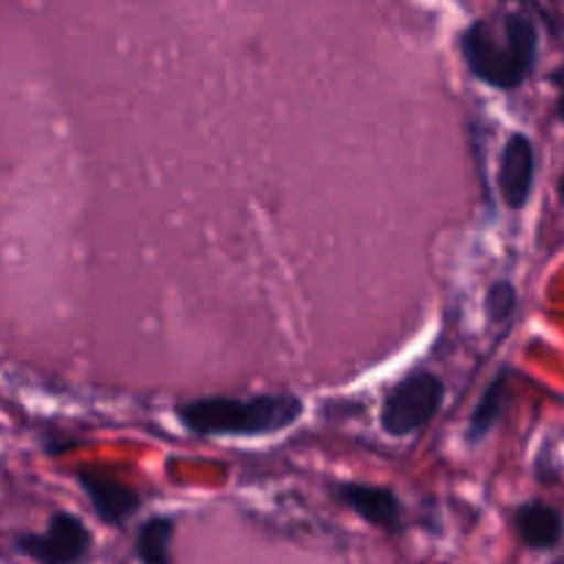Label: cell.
<instances>
[{
	"mask_svg": "<svg viewBox=\"0 0 564 564\" xmlns=\"http://www.w3.org/2000/svg\"><path fill=\"white\" fill-rule=\"evenodd\" d=\"M171 540H174V518H149V521L138 529V560H141V564H174V560H171Z\"/></svg>",
	"mask_w": 564,
	"mask_h": 564,
	"instance_id": "obj_9",
	"label": "cell"
},
{
	"mask_svg": "<svg viewBox=\"0 0 564 564\" xmlns=\"http://www.w3.org/2000/svg\"><path fill=\"white\" fill-rule=\"evenodd\" d=\"M534 185V147L527 135H512L501 152L499 191L507 207L521 209L532 196Z\"/></svg>",
	"mask_w": 564,
	"mask_h": 564,
	"instance_id": "obj_7",
	"label": "cell"
},
{
	"mask_svg": "<svg viewBox=\"0 0 564 564\" xmlns=\"http://www.w3.org/2000/svg\"><path fill=\"white\" fill-rule=\"evenodd\" d=\"M303 416V402L295 394L202 397L176 408V419L193 435H275L290 430Z\"/></svg>",
	"mask_w": 564,
	"mask_h": 564,
	"instance_id": "obj_2",
	"label": "cell"
},
{
	"mask_svg": "<svg viewBox=\"0 0 564 564\" xmlns=\"http://www.w3.org/2000/svg\"><path fill=\"white\" fill-rule=\"evenodd\" d=\"M446 386L435 372L419 369L394 383L380 408V427L391 438H408L427 427L444 408Z\"/></svg>",
	"mask_w": 564,
	"mask_h": 564,
	"instance_id": "obj_3",
	"label": "cell"
},
{
	"mask_svg": "<svg viewBox=\"0 0 564 564\" xmlns=\"http://www.w3.org/2000/svg\"><path fill=\"white\" fill-rule=\"evenodd\" d=\"M77 479H80L83 494L91 501L97 518L102 523H108V527H121V523H127L141 510V496L127 482H119L116 477H110V474L83 468L77 474Z\"/></svg>",
	"mask_w": 564,
	"mask_h": 564,
	"instance_id": "obj_5",
	"label": "cell"
},
{
	"mask_svg": "<svg viewBox=\"0 0 564 564\" xmlns=\"http://www.w3.org/2000/svg\"><path fill=\"white\" fill-rule=\"evenodd\" d=\"M562 196H564V180H562Z\"/></svg>",
	"mask_w": 564,
	"mask_h": 564,
	"instance_id": "obj_13",
	"label": "cell"
},
{
	"mask_svg": "<svg viewBox=\"0 0 564 564\" xmlns=\"http://www.w3.org/2000/svg\"><path fill=\"white\" fill-rule=\"evenodd\" d=\"M516 286L510 281H496L488 290V295H485V312H488L490 323H505V319H510V314L516 312Z\"/></svg>",
	"mask_w": 564,
	"mask_h": 564,
	"instance_id": "obj_11",
	"label": "cell"
},
{
	"mask_svg": "<svg viewBox=\"0 0 564 564\" xmlns=\"http://www.w3.org/2000/svg\"><path fill=\"white\" fill-rule=\"evenodd\" d=\"M516 529L518 538H521L529 549L545 551L554 549L562 540L564 521L554 507L534 501V505L521 507V510L516 512Z\"/></svg>",
	"mask_w": 564,
	"mask_h": 564,
	"instance_id": "obj_8",
	"label": "cell"
},
{
	"mask_svg": "<svg viewBox=\"0 0 564 564\" xmlns=\"http://www.w3.org/2000/svg\"><path fill=\"white\" fill-rule=\"evenodd\" d=\"M507 380H510L507 378V372H501L499 378H496L494 383L485 389L482 400H479L477 411H474V416H471V424H468L466 438L471 441V444L482 441L485 435H488L490 430L499 424L501 413H505V405H507V394H510V391H507Z\"/></svg>",
	"mask_w": 564,
	"mask_h": 564,
	"instance_id": "obj_10",
	"label": "cell"
},
{
	"mask_svg": "<svg viewBox=\"0 0 564 564\" xmlns=\"http://www.w3.org/2000/svg\"><path fill=\"white\" fill-rule=\"evenodd\" d=\"M91 549V532L72 512H58L50 518L47 532L20 534L17 551L39 564H75Z\"/></svg>",
	"mask_w": 564,
	"mask_h": 564,
	"instance_id": "obj_4",
	"label": "cell"
},
{
	"mask_svg": "<svg viewBox=\"0 0 564 564\" xmlns=\"http://www.w3.org/2000/svg\"><path fill=\"white\" fill-rule=\"evenodd\" d=\"M538 47V25L527 11H505L496 20H477L460 36V53L471 75L501 91H512L532 75Z\"/></svg>",
	"mask_w": 564,
	"mask_h": 564,
	"instance_id": "obj_1",
	"label": "cell"
},
{
	"mask_svg": "<svg viewBox=\"0 0 564 564\" xmlns=\"http://www.w3.org/2000/svg\"><path fill=\"white\" fill-rule=\"evenodd\" d=\"M336 496L345 507H350L358 518H364L372 527L386 532H400L402 529V501L394 490L378 488V485L345 482L336 488Z\"/></svg>",
	"mask_w": 564,
	"mask_h": 564,
	"instance_id": "obj_6",
	"label": "cell"
},
{
	"mask_svg": "<svg viewBox=\"0 0 564 564\" xmlns=\"http://www.w3.org/2000/svg\"><path fill=\"white\" fill-rule=\"evenodd\" d=\"M554 83H556V88H560V99H556V113H560L564 119V66L554 75Z\"/></svg>",
	"mask_w": 564,
	"mask_h": 564,
	"instance_id": "obj_12",
	"label": "cell"
}]
</instances>
